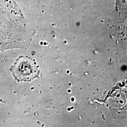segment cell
<instances>
[{"mask_svg":"<svg viewBox=\"0 0 127 127\" xmlns=\"http://www.w3.org/2000/svg\"><path fill=\"white\" fill-rule=\"evenodd\" d=\"M18 82H29L39 77L40 71L35 60L29 56H20L10 68Z\"/></svg>","mask_w":127,"mask_h":127,"instance_id":"6da1fadb","label":"cell"}]
</instances>
